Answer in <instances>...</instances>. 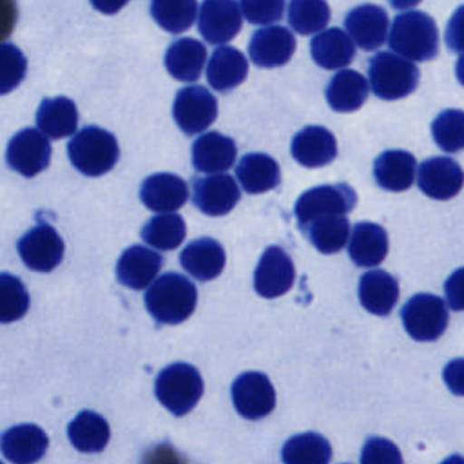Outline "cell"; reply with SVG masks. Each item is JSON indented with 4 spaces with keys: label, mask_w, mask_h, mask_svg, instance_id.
<instances>
[{
    "label": "cell",
    "mask_w": 464,
    "mask_h": 464,
    "mask_svg": "<svg viewBox=\"0 0 464 464\" xmlns=\"http://www.w3.org/2000/svg\"><path fill=\"white\" fill-rule=\"evenodd\" d=\"M172 116L185 134H198L216 120L218 102L208 89L188 85L178 91L172 103Z\"/></svg>",
    "instance_id": "ba28073f"
},
{
    "label": "cell",
    "mask_w": 464,
    "mask_h": 464,
    "mask_svg": "<svg viewBox=\"0 0 464 464\" xmlns=\"http://www.w3.org/2000/svg\"><path fill=\"white\" fill-rule=\"evenodd\" d=\"M236 156L237 149L234 140L219 132H205L192 143V165L205 174L228 170Z\"/></svg>",
    "instance_id": "7402d4cb"
},
{
    "label": "cell",
    "mask_w": 464,
    "mask_h": 464,
    "mask_svg": "<svg viewBox=\"0 0 464 464\" xmlns=\"http://www.w3.org/2000/svg\"><path fill=\"white\" fill-rule=\"evenodd\" d=\"M388 22L386 11L375 4L357 5L344 16L348 36L364 51H375L386 42Z\"/></svg>",
    "instance_id": "2e32d148"
},
{
    "label": "cell",
    "mask_w": 464,
    "mask_h": 464,
    "mask_svg": "<svg viewBox=\"0 0 464 464\" xmlns=\"http://www.w3.org/2000/svg\"><path fill=\"white\" fill-rule=\"evenodd\" d=\"M290 152L303 167H323L335 160L337 141L328 129L321 125H308L292 138Z\"/></svg>",
    "instance_id": "d6986e66"
},
{
    "label": "cell",
    "mask_w": 464,
    "mask_h": 464,
    "mask_svg": "<svg viewBox=\"0 0 464 464\" xmlns=\"http://www.w3.org/2000/svg\"><path fill=\"white\" fill-rule=\"evenodd\" d=\"M232 402L248 420L266 417L276 406V390L261 372H245L232 382Z\"/></svg>",
    "instance_id": "9c48e42d"
},
{
    "label": "cell",
    "mask_w": 464,
    "mask_h": 464,
    "mask_svg": "<svg viewBox=\"0 0 464 464\" xmlns=\"http://www.w3.org/2000/svg\"><path fill=\"white\" fill-rule=\"evenodd\" d=\"M18 254L31 270L51 272L63 257V241L51 225L40 223L20 237Z\"/></svg>",
    "instance_id": "7c38bea8"
},
{
    "label": "cell",
    "mask_w": 464,
    "mask_h": 464,
    "mask_svg": "<svg viewBox=\"0 0 464 464\" xmlns=\"http://www.w3.org/2000/svg\"><path fill=\"white\" fill-rule=\"evenodd\" d=\"M156 399L176 417L188 413L203 395V379L188 362L165 366L154 382Z\"/></svg>",
    "instance_id": "5b68a950"
},
{
    "label": "cell",
    "mask_w": 464,
    "mask_h": 464,
    "mask_svg": "<svg viewBox=\"0 0 464 464\" xmlns=\"http://www.w3.org/2000/svg\"><path fill=\"white\" fill-rule=\"evenodd\" d=\"M460 373H462V361H460V359H457V361H453L451 364H448V366H446V372H444L446 377L453 375V379H448L446 382H448V386H451V388L455 390L457 395L462 393V392H460Z\"/></svg>",
    "instance_id": "bcb514c9"
},
{
    "label": "cell",
    "mask_w": 464,
    "mask_h": 464,
    "mask_svg": "<svg viewBox=\"0 0 464 464\" xmlns=\"http://www.w3.org/2000/svg\"><path fill=\"white\" fill-rule=\"evenodd\" d=\"M361 462H364V464H399V462H402V457L393 442L381 439V437H372L362 446Z\"/></svg>",
    "instance_id": "7bdbcfd3"
},
{
    "label": "cell",
    "mask_w": 464,
    "mask_h": 464,
    "mask_svg": "<svg viewBox=\"0 0 464 464\" xmlns=\"http://www.w3.org/2000/svg\"><path fill=\"white\" fill-rule=\"evenodd\" d=\"M188 187L185 179L170 172H158L143 179L140 188L141 203L154 212H174L185 205Z\"/></svg>",
    "instance_id": "ffe728a7"
},
{
    "label": "cell",
    "mask_w": 464,
    "mask_h": 464,
    "mask_svg": "<svg viewBox=\"0 0 464 464\" xmlns=\"http://www.w3.org/2000/svg\"><path fill=\"white\" fill-rule=\"evenodd\" d=\"M295 268L290 256L281 246H266L254 270V290L266 299L279 297L290 290Z\"/></svg>",
    "instance_id": "30bf717a"
},
{
    "label": "cell",
    "mask_w": 464,
    "mask_h": 464,
    "mask_svg": "<svg viewBox=\"0 0 464 464\" xmlns=\"http://www.w3.org/2000/svg\"><path fill=\"white\" fill-rule=\"evenodd\" d=\"M161 265L163 257L160 252L143 245H132L121 252L116 263V277L123 286L141 290L158 276Z\"/></svg>",
    "instance_id": "ac0fdd59"
},
{
    "label": "cell",
    "mask_w": 464,
    "mask_h": 464,
    "mask_svg": "<svg viewBox=\"0 0 464 464\" xmlns=\"http://www.w3.org/2000/svg\"><path fill=\"white\" fill-rule=\"evenodd\" d=\"M243 16L256 25L279 22L285 11V0H239Z\"/></svg>",
    "instance_id": "b9f144b4"
},
{
    "label": "cell",
    "mask_w": 464,
    "mask_h": 464,
    "mask_svg": "<svg viewBox=\"0 0 464 464\" xmlns=\"http://www.w3.org/2000/svg\"><path fill=\"white\" fill-rule=\"evenodd\" d=\"M91 2V5L96 9V11H100V13H103V14H114V13H118L129 0H89Z\"/></svg>",
    "instance_id": "7dc6e473"
},
{
    "label": "cell",
    "mask_w": 464,
    "mask_h": 464,
    "mask_svg": "<svg viewBox=\"0 0 464 464\" xmlns=\"http://www.w3.org/2000/svg\"><path fill=\"white\" fill-rule=\"evenodd\" d=\"M399 299L397 279L379 268L368 270L359 279V301L373 315H388Z\"/></svg>",
    "instance_id": "cb8c5ba5"
},
{
    "label": "cell",
    "mask_w": 464,
    "mask_h": 464,
    "mask_svg": "<svg viewBox=\"0 0 464 464\" xmlns=\"http://www.w3.org/2000/svg\"><path fill=\"white\" fill-rule=\"evenodd\" d=\"M5 158L13 170L31 178L49 165L51 143L40 129H24L11 138Z\"/></svg>",
    "instance_id": "8fae6325"
},
{
    "label": "cell",
    "mask_w": 464,
    "mask_h": 464,
    "mask_svg": "<svg viewBox=\"0 0 464 464\" xmlns=\"http://www.w3.org/2000/svg\"><path fill=\"white\" fill-rule=\"evenodd\" d=\"M368 78L373 94L381 100H399L415 91L417 65L393 51H381L370 58Z\"/></svg>",
    "instance_id": "277c9868"
},
{
    "label": "cell",
    "mask_w": 464,
    "mask_h": 464,
    "mask_svg": "<svg viewBox=\"0 0 464 464\" xmlns=\"http://www.w3.org/2000/svg\"><path fill=\"white\" fill-rule=\"evenodd\" d=\"M36 125L47 138H65L76 130L78 111L72 100L65 96L45 98L36 112Z\"/></svg>",
    "instance_id": "1f68e13d"
},
{
    "label": "cell",
    "mask_w": 464,
    "mask_h": 464,
    "mask_svg": "<svg viewBox=\"0 0 464 464\" xmlns=\"http://www.w3.org/2000/svg\"><path fill=\"white\" fill-rule=\"evenodd\" d=\"M392 4V7L395 9H408V7H413L417 5L420 0H388Z\"/></svg>",
    "instance_id": "c3c4849f"
},
{
    "label": "cell",
    "mask_w": 464,
    "mask_h": 464,
    "mask_svg": "<svg viewBox=\"0 0 464 464\" xmlns=\"http://www.w3.org/2000/svg\"><path fill=\"white\" fill-rule=\"evenodd\" d=\"M310 243L323 254H335L346 246L350 234V221L344 214H328L315 218L301 227Z\"/></svg>",
    "instance_id": "836d02e7"
},
{
    "label": "cell",
    "mask_w": 464,
    "mask_h": 464,
    "mask_svg": "<svg viewBox=\"0 0 464 464\" xmlns=\"http://www.w3.org/2000/svg\"><path fill=\"white\" fill-rule=\"evenodd\" d=\"M312 60L323 69H341L355 56V45L348 33L339 27L317 31L310 42Z\"/></svg>",
    "instance_id": "83f0119b"
},
{
    "label": "cell",
    "mask_w": 464,
    "mask_h": 464,
    "mask_svg": "<svg viewBox=\"0 0 464 464\" xmlns=\"http://www.w3.org/2000/svg\"><path fill=\"white\" fill-rule=\"evenodd\" d=\"M404 330L411 339L428 343L439 339L448 326V310L433 294H415L401 310Z\"/></svg>",
    "instance_id": "8992f818"
},
{
    "label": "cell",
    "mask_w": 464,
    "mask_h": 464,
    "mask_svg": "<svg viewBox=\"0 0 464 464\" xmlns=\"http://www.w3.org/2000/svg\"><path fill=\"white\" fill-rule=\"evenodd\" d=\"M196 0H150V16L169 33L187 31L196 18Z\"/></svg>",
    "instance_id": "8d00e7d4"
},
{
    "label": "cell",
    "mask_w": 464,
    "mask_h": 464,
    "mask_svg": "<svg viewBox=\"0 0 464 464\" xmlns=\"http://www.w3.org/2000/svg\"><path fill=\"white\" fill-rule=\"evenodd\" d=\"M446 297H448L450 306L453 310H460L462 308V270H457L446 281Z\"/></svg>",
    "instance_id": "f6af8a7d"
},
{
    "label": "cell",
    "mask_w": 464,
    "mask_h": 464,
    "mask_svg": "<svg viewBox=\"0 0 464 464\" xmlns=\"http://www.w3.org/2000/svg\"><path fill=\"white\" fill-rule=\"evenodd\" d=\"M324 96L334 111L352 112L366 102L368 82L361 72L353 69H343L332 76L326 85Z\"/></svg>",
    "instance_id": "f546056e"
},
{
    "label": "cell",
    "mask_w": 464,
    "mask_h": 464,
    "mask_svg": "<svg viewBox=\"0 0 464 464\" xmlns=\"http://www.w3.org/2000/svg\"><path fill=\"white\" fill-rule=\"evenodd\" d=\"M185 221L176 212H158L141 228V239L158 250H172L185 239Z\"/></svg>",
    "instance_id": "d590c367"
},
{
    "label": "cell",
    "mask_w": 464,
    "mask_h": 464,
    "mask_svg": "<svg viewBox=\"0 0 464 464\" xmlns=\"http://www.w3.org/2000/svg\"><path fill=\"white\" fill-rule=\"evenodd\" d=\"M346 243L348 256L357 266H377L388 254V234L377 223H357Z\"/></svg>",
    "instance_id": "484cf974"
},
{
    "label": "cell",
    "mask_w": 464,
    "mask_h": 464,
    "mask_svg": "<svg viewBox=\"0 0 464 464\" xmlns=\"http://www.w3.org/2000/svg\"><path fill=\"white\" fill-rule=\"evenodd\" d=\"M196 301L198 290L194 283L178 272H167L152 279L145 292V306L161 324H178L188 319Z\"/></svg>",
    "instance_id": "6da1fadb"
},
{
    "label": "cell",
    "mask_w": 464,
    "mask_h": 464,
    "mask_svg": "<svg viewBox=\"0 0 464 464\" xmlns=\"http://www.w3.org/2000/svg\"><path fill=\"white\" fill-rule=\"evenodd\" d=\"M415 156L406 150H384L373 161V176L381 188L402 192L411 187L415 178Z\"/></svg>",
    "instance_id": "d4e9b609"
},
{
    "label": "cell",
    "mask_w": 464,
    "mask_h": 464,
    "mask_svg": "<svg viewBox=\"0 0 464 464\" xmlns=\"http://www.w3.org/2000/svg\"><path fill=\"white\" fill-rule=\"evenodd\" d=\"M29 308V294L24 283L11 276L0 274V323H13L25 315Z\"/></svg>",
    "instance_id": "ab89813d"
},
{
    "label": "cell",
    "mask_w": 464,
    "mask_h": 464,
    "mask_svg": "<svg viewBox=\"0 0 464 464\" xmlns=\"http://www.w3.org/2000/svg\"><path fill=\"white\" fill-rule=\"evenodd\" d=\"M16 18H18L16 0H0V42L13 33Z\"/></svg>",
    "instance_id": "ee69618b"
},
{
    "label": "cell",
    "mask_w": 464,
    "mask_h": 464,
    "mask_svg": "<svg viewBox=\"0 0 464 464\" xmlns=\"http://www.w3.org/2000/svg\"><path fill=\"white\" fill-rule=\"evenodd\" d=\"M295 51V36L281 25L257 29L248 44L250 60L257 67L285 65Z\"/></svg>",
    "instance_id": "e0dca14e"
},
{
    "label": "cell",
    "mask_w": 464,
    "mask_h": 464,
    "mask_svg": "<svg viewBox=\"0 0 464 464\" xmlns=\"http://www.w3.org/2000/svg\"><path fill=\"white\" fill-rule=\"evenodd\" d=\"M236 176L248 194H261L279 185L281 169L272 156L263 152H250L239 160Z\"/></svg>",
    "instance_id": "f1b7e54d"
},
{
    "label": "cell",
    "mask_w": 464,
    "mask_h": 464,
    "mask_svg": "<svg viewBox=\"0 0 464 464\" xmlns=\"http://www.w3.org/2000/svg\"><path fill=\"white\" fill-rule=\"evenodd\" d=\"M417 185L428 198L450 199L462 187V169L448 156L428 158L419 167Z\"/></svg>",
    "instance_id": "9a60e30c"
},
{
    "label": "cell",
    "mask_w": 464,
    "mask_h": 464,
    "mask_svg": "<svg viewBox=\"0 0 464 464\" xmlns=\"http://www.w3.org/2000/svg\"><path fill=\"white\" fill-rule=\"evenodd\" d=\"M67 154L71 163L82 174L102 176L116 165L120 158V149L116 138L109 130L89 125L71 138L67 145Z\"/></svg>",
    "instance_id": "3957f363"
},
{
    "label": "cell",
    "mask_w": 464,
    "mask_h": 464,
    "mask_svg": "<svg viewBox=\"0 0 464 464\" xmlns=\"http://www.w3.org/2000/svg\"><path fill=\"white\" fill-rule=\"evenodd\" d=\"M67 435L78 451L98 453L107 446L111 430L102 415L91 410H83L69 422Z\"/></svg>",
    "instance_id": "d6a6232c"
},
{
    "label": "cell",
    "mask_w": 464,
    "mask_h": 464,
    "mask_svg": "<svg viewBox=\"0 0 464 464\" xmlns=\"http://www.w3.org/2000/svg\"><path fill=\"white\" fill-rule=\"evenodd\" d=\"M239 196L237 183L228 174L212 172L192 183V201L207 216H225L236 207Z\"/></svg>",
    "instance_id": "4fadbf2b"
},
{
    "label": "cell",
    "mask_w": 464,
    "mask_h": 464,
    "mask_svg": "<svg viewBox=\"0 0 464 464\" xmlns=\"http://www.w3.org/2000/svg\"><path fill=\"white\" fill-rule=\"evenodd\" d=\"M207 60L205 45L196 38H179L172 42L165 53V67L169 74L181 82L199 78Z\"/></svg>",
    "instance_id": "4dcf8cb0"
},
{
    "label": "cell",
    "mask_w": 464,
    "mask_h": 464,
    "mask_svg": "<svg viewBox=\"0 0 464 464\" xmlns=\"http://www.w3.org/2000/svg\"><path fill=\"white\" fill-rule=\"evenodd\" d=\"M357 196L352 187L339 185H319L303 192L294 207L299 227L308 221L328 216V214H348L355 207Z\"/></svg>",
    "instance_id": "52a82bcc"
},
{
    "label": "cell",
    "mask_w": 464,
    "mask_h": 464,
    "mask_svg": "<svg viewBox=\"0 0 464 464\" xmlns=\"http://www.w3.org/2000/svg\"><path fill=\"white\" fill-rule=\"evenodd\" d=\"M388 36V45L393 53L426 62L439 53V29L435 20L422 11H406L393 18Z\"/></svg>",
    "instance_id": "7a4b0ae2"
},
{
    "label": "cell",
    "mask_w": 464,
    "mask_h": 464,
    "mask_svg": "<svg viewBox=\"0 0 464 464\" xmlns=\"http://www.w3.org/2000/svg\"><path fill=\"white\" fill-rule=\"evenodd\" d=\"M248 74L245 54L230 45H219L207 63V80L216 91H230L243 83Z\"/></svg>",
    "instance_id": "4316f807"
},
{
    "label": "cell",
    "mask_w": 464,
    "mask_h": 464,
    "mask_svg": "<svg viewBox=\"0 0 464 464\" xmlns=\"http://www.w3.org/2000/svg\"><path fill=\"white\" fill-rule=\"evenodd\" d=\"M179 263L192 277L210 281L225 268V250L216 239L199 237L181 250Z\"/></svg>",
    "instance_id": "603a6c76"
},
{
    "label": "cell",
    "mask_w": 464,
    "mask_h": 464,
    "mask_svg": "<svg viewBox=\"0 0 464 464\" xmlns=\"http://www.w3.org/2000/svg\"><path fill=\"white\" fill-rule=\"evenodd\" d=\"M27 71L24 53L13 44H0V94L11 92L20 85Z\"/></svg>",
    "instance_id": "60d3db41"
},
{
    "label": "cell",
    "mask_w": 464,
    "mask_h": 464,
    "mask_svg": "<svg viewBox=\"0 0 464 464\" xmlns=\"http://www.w3.org/2000/svg\"><path fill=\"white\" fill-rule=\"evenodd\" d=\"M198 29L208 44H225L241 29V11L236 0H203Z\"/></svg>",
    "instance_id": "5bb4252c"
},
{
    "label": "cell",
    "mask_w": 464,
    "mask_h": 464,
    "mask_svg": "<svg viewBox=\"0 0 464 464\" xmlns=\"http://www.w3.org/2000/svg\"><path fill=\"white\" fill-rule=\"evenodd\" d=\"M47 444L45 431L36 424H18L0 435V450L4 457L18 464L40 460Z\"/></svg>",
    "instance_id": "44dd1931"
},
{
    "label": "cell",
    "mask_w": 464,
    "mask_h": 464,
    "mask_svg": "<svg viewBox=\"0 0 464 464\" xmlns=\"http://www.w3.org/2000/svg\"><path fill=\"white\" fill-rule=\"evenodd\" d=\"M281 459L286 464H326L332 459V448L319 433H299L285 442Z\"/></svg>",
    "instance_id": "e575fe53"
},
{
    "label": "cell",
    "mask_w": 464,
    "mask_h": 464,
    "mask_svg": "<svg viewBox=\"0 0 464 464\" xmlns=\"http://www.w3.org/2000/svg\"><path fill=\"white\" fill-rule=\"evenodd\" d=\"M330 20V7L326 0H290L288 22L299 34H314L321 31Z\"/></svg>",
    "instance_id": "74e56055"
},
{
    "label": "cell",
    "mask_w": 464,
    "mask_h": 464,
    "mask_svg": "<svg viewBox=\"0 0 464 464\" xmlns=\"http://www.w3.org/2000/svg\"><path fill=\"white\" fill-rule=\"evenodd\" d=\"M435 143L446 152H459L464 145V114L459 109L442 111L431 123Z\"/></svg>",
    "instance_id": "f35d334b"
}]
</instances>
